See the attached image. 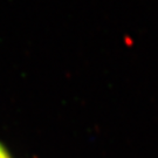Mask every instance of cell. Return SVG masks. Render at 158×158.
Returning a JSON list of instances; mask_svg holds the SVG:
<instances>
[{"mask_svg":"<svg viewBox=\"0 0 158 158\" xmlns=\"http://www.w3.org/2000/svg\"><path fill=\"white\" fill-rule=\"evenodd\" d=\"M0 158H14L8 147L0 139Z\"/></svg>","mask_w":158,"mask_h":158,"instance_id":"1","label":"cell"}]
</instances>
